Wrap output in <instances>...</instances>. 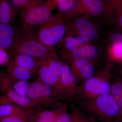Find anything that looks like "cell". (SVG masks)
Here are the masks:
<instances>
[{"instance_id":"3957f363","label":"cell","mask_w":122,"mask_h":122,"mask_svg":"<svg viewBox=\"0 0 122 122\" xmlns=\"http://www.w3.org/2000/svg\"><path fill=\"white\" fill-rule=\"evenodd\" d=\"M111 75L105 69L95 73L93 76L78 85L74 100L78 103L110 93Z\"/></svg>"},{"instance_id":"f546056e","label":"cell","mask_w":122,"mask_h":122,"mask_svg":"<svg viewBox=\"0 0 122 122\" xmlns=\"http://www.w3.org/2000/svg\"><path fill=\"white\" fill-rule=\"evenodd\" d=\"M34 0H10L14 7L25 8Z\"/></svg>"},{"instance_id":"9a60e30c","label":"cell","mask_w":122,"mask_h":122,"mask_svg":"<svg viewBox=\"0 0 122 122\" xmlns=\"http://www.w3.org/2000/svg\"><path fill=\"white\" fill-rule=\"evenodd\" d=\"M41 109L35 110L29 122H54L57 114L56 107L51 110Z\"/></svg>"},{"instance_id":"7402d4cb","label":"cell","mask_w":122,"mask_h":122,"mask_svg":"<svg viewBox=\"0 0 122 122\" xmlns=\"http://www.w3.org/2000/svg\"><path fill=\"white\" fill-rule=\"evenodd\" d=\"M84 6L90 14L98 16L102 11L103 5L101 0H82Z\"/></svg>"},{"instance_id":"30bf717a","label":"cell","mask_w":122,"mask_h":122,"mask_svg":"<svg viewBox=\"0 0 122 122\" xmlns=\"http://www.w3.org/2000/svg\"><path fill=\"white\" fill-rule=\"evenodd\" d=\"M72 61V65L70 68L78 82L81 81V83L95 73L94 67L90 62L77 61Z\"/></svg>"},{"instance_id":"ba28073f","label":"cell","mask_w":122,"mask_h":122,"mask_svg":"<svg viewBox=\"0 0 122 122\" xmlns=\"http://www.w3.org/2000/svg\"><path fill=\"white\" fill-rule=\"evenodd\" d=\"M60 77L70 101L74 100L78 86V82L68 65L63 64Z\"/></svg>"},{"instance_id":"603a6c76","label":"cell","mask_w":122,"mask_h":122,"mask_svg":"<svg viewBox=\"0 0 122 122\" xmlns=\"http://www.w3.org/2000/svg\"><path fill=\"white\" fill-rule=\"evenodd\" d=\"M35 110L31 109L24 113L0 117V122H29L30 117Z\"/></svg>"},{"instance_id":"8992f818","label":"cell","mask_w":122,"mask_h":122,"mask_svg":"<svg viewBox=\"0 0 122 122\" xmlns=\"http://www.w3.org/2000/svg\"><path fill=\"white\" fill-rule=\"evenodd\" d=\"M0 91L18 106L34 110L41 108L35 105L28 96L20 95L15 91L5 72H0Z\"/></svg>"},{"instance_id":"ffe728a7","label":"cell","mask_w":122,"mask_h":122,"mask_svg":"<svg viewBox=\"0 0 122 122\" xmlns=\"http://www.w3.org/2000/svg\"><path fill=\"white\" fill-rule=\"evenodd\" d=\"M55 74L61 76L63 64L57 58L55 54L51 52L48 57L41 62Z\"/></svg>"},{"instance_id":"5b68a950","label":"cell","mask_w":122,"mask_h":122,"mask_svg":"<svg viewBox=\"0 0 122 122\" xmlns=\"http://www.w3.org/2000/svg\"><path fill=\"white\" fill-rule=\"evenodd\" d=\"M66 28L56 17H51L41 25L37 37L41 43L51 48L60 41L65 34Z\"/></svg>"},{"instance_id":"83f0119b","label":"cell","mask_w":122,"mask_h":122,"mask_svg":"<svg viewBox=\"0 0 122 122\" xmlns=\"http://www.w3.org/2000/svg\"><path fill=\"white\" fill-rule=\"evenodd\" d=\"M16 38L0 34V49H4L8 52L12 46Z\"/></svg>"},{"instance_id":"2e32d148","label":"cell","mask_w":122,"mask_h":122,"mask_svg":"<svg viewBox=\"0 0 122 122\" xmlns=\"http://www.w3.org/2000/svg\"><path fill=\"white\" fill-rule=\"evenodd\" d=\"M13 7L10 0H1L0 23L11 24L14 16Z\"/></svg>"},{"instance_id":"d4e9b609","label":"cell","mask_w":122,"mask_h":122,"mask_svg":"<svg viewBox=\"0 0 122 122\" xmlns=\"http://www.w3.org/2000/svg\"><path fill=\"white\" fill-rule=\"evenodd\" d=\"M85 41L81 36L68 37L65 40V48L67 50L72 52L78 49V46L85 43Z\"/></svg>"},{"instance_id":"1f68e13d","label":"cell","mask_w":122,"mask_h":122,"mask_svg":"<svg viewBox=\"0 0 122 122\" xmlns=\"http://www.w3.org/2000/svg\"><path fill=\"white\" fill-rule=\"evenodd\" d=\"M114 122H122V107Z\"/></svg>"},{"instance_id":"836d02e7","label":"cell","mask_w":122,"mask_h":122,"mask_svg":"<svg viewBox=\"0 0 122 122\" xmlns=\"http://www.w3.org/2000/svg\"><path fill=\"white\" fill-rule=\"evenodd\" d=\"M116 1H117L116 3L118 4L119 5L121 4H122V0H116Z\"/></svg>"},{"instance_id":"d6a6232c","label":"cell","mask_w":122,"mask_h":122,"mask_svg":"<svg viewBox=\"0 0 122 122\" xmlns=\"http://www.w3.org/2000/svg\"><path fill=\"white\" fill-rule=\"evenodd\" d=\"M119 25L122 27V14L119 17Z\"/></svg>"},{"instance_id":"4fadbf2b","label":"cell","mask_w":122,"mask_h":122,"mask_svg":"<svg viewBox=\"0 0 122 122\" xmlns=\"http://www.w3.org/2000/svg\"><path fill=\"white\" fill-rule=\"evenodd\" d=\"M60 102V100L55 96L51 87L43 83L39 94V106L53 109Z\"/></svg>"},{"instance_id":"5bb4252c","label":"cell","mask_w":122,"mask_h":122,"mask_svg":"<svg viewBox=\"0 0 122 122\" xmlns=\"http://www.w3.org/2000/svg\"><path fill=\"white\" fill-rule=\"evenodd\" d=\"M75 25L81 36L85 41H91L96 38V30L89 20L85 18L78 19L75 22Z\"/></svg>"},{"instance_id":"f1b7e54d","label":"cell","mask_w":122,"mask_h":122,"mask_svg":"<svg viewBox=\"0 0 122 122\" xmlns=\"http://www.w3.org/2000/svg\"><path fill=\"white\" fill-rule=\"evenodd\" d=\"M57 5L59 11L67 12L73 8L75 2L74 0H57Z\"/></svg>"},{"instance_id":"44dd1931","label":"cell","mask_w":122,"mask_h":122,"mask_svg":"<svg viewBox=\"0 0 122 122\" xmlns=\"http://www.w3.org/2000/svg\"><path fill=\"white\" fill-rule=\"evenodd\" d=\"M31 109H26L14 104H7L0 105V117H5L24 113Z\"/></svg>"},{"instance_id":"cb8c5ba5","label":"cell","mask_w":122,"mask_h":122,"mask_svg":"<svg viewBox=\"0 0 122 122\" xmlns=\"http://www.w3.org/2000/svg\"><path fill=\"white\" fill-rule=\"evenodd\" d=\"M56 107L57 114L54 122H71L70 114L67 110V104L61 102Z\"/></svg>"},{"instance_id":"6da1fadb","label":"cell","mask_w":122,"mask_h":122,"mask_svg":"<svg viewBox=\"0 0 122 122\" xmlns=\"http://www.w3.org/2000/svg\"><path fill=\"white\" fill-rule=\"evenodd\" d=\"M85 111L101 122H114L120 109L110 93L78 103Z\"/></svg>"},{"instance_id":"484cf974","label":"cell","mask_w":122,"mask_h":122,"mask_svg":"<svg viewBox=\"0 0 122 122\" xmlns=\"http://www.w3.org/2000/svg\"><path fill=\"white\" fill-rule=\"evenodd\" d=\"M12 85L18 93L22 96H27L30 86V83L28 81H18L12 83Z\"/></svg>"},{"instance_id":"4dcf8cb0","label":"cell","mask_w":122,"mask_h":122,"mask_svg":"<svg viewBox=\"0 0 122 122\" xmlns=\"http://www.w3.org/2000/svg\"><path fill=\"white\" fill-rule=\"evenodd\" d=\"M10 61L9 55L7 51L0 49V66L6 65Z\"/></svg>"},{"instance_id":"d6986e66","label":"cell","mask_w":122,"mask_h":122,"mask_svg":"<svg viewBox=\"0 0 122 122\" xmlns=\"http://www.w3.org/2000/svg\"><path fill=\"white\" fill-rule=\"evenodd\" d=\"M110 93L120 109L122 107V75L117 76L113 82H111Z\"/></svg>"},{"instance_id":"277c9868","label":"cell","mask_w":122,"mask_h":122,"mask_svg":"<svg viewBox=\"0 0 122 122\" xmlns=\"http://www.w3.org/2000/svg\"><path fill=\"white\" fill-rule=\"evenodd\" d=\"M50 4L34 0L24 8L21 14L23 28L31 29L33 26L41 25L51 17Z\"/></svg>"},{"instance_id":"7c38bea8","label":"cell","mask_w":122,"mask_h":122,"mask_svg":"<svg viewBox=\"0 0 122 122\" xmlns=\"http://www.w3.org/2000/svg\"><path fill=\"white\" fill-rule=\"evenodd\" d=\"M13 61L17 65L29 71L34 74H37L41 61L35 57L24 54L14 56Z\"/></svg>"},{"instance_id":"e575fe53","label":"cell","mask_w":122,"mask_h":122,"mask_svg":"<svg viewBox=\"0 0 122 122\" xmlns=\"http://www.w3.org/2000/svg\"><path fill=\"white\" fill-rule=\"evenodd\" d=\"M121 74H122V69H121Z\"/></svg>"},{"instance_id":"d590c367","label":"cell","mask_w":122,"mask_h":122,"mask_svg":"<svg viewBox=\"0 0 122 122\" xmlns=\"http://www.w3.org/2000/svg\"><path fill=\"white\" fill-rule=\"evenodd\" d=\"M1 0H0V2Z\"/></svg>"},{"instance_id":"ac0fdd59","label":"cell","mask_w":122,"mask_h":122,"mask_svg":"<svg viewBox=\"0 0 122 122\" xmlns=\"http://www.w3.org/2000/svg\"><path fill=\"white\" fill-rule=\"evenodd\" d=\"M112 44L111 56L116 61L122 60V35L119 33L112 34L110 36Z\"/></svg>"},{"instance_id":"9c48e42d","label":"cell","mask_w":122,"mask_h":122,"mask_svg":"<svg viewBox=\"0 0 122 122\" xmlns=\"http://www.w3.org/2000/svg\"><path fill=\"white\" fill-rule=\"evenodd\" d=\"M5 73L12 83L22 81H29L35 76L28 70L17 65L13 60L7 63Z\"/></svg>"},{"instance_id":"52a82bcc","label":"cell","mask_w":122,"mask_h":122,"mask_svg":"<svg viewBox=\"0 0 122 122\" xmlns=\"http://www.w3.org/2000/svg\"><path fill=\"white\" fill-rule=\"evenodd\" d=\"M37 74L39 80L51 87L59 100L70 101L62 85L61 77L51 70L45 64L41 62Z\"/></svg>"},{"instance_id":"e0dca14e","label":"cell","mask_w":122,"mask_h":122,"mask_svg":"<svg viewBox=\"0 0 122 122\" xmlns=\"http://www.w3.org/2000/svg\"><path fill=\"white\" fill-rule=\"evenodd\" d=\"M71 122H97L95 117L88 114L81 107L72 105L70 113Z\"/></svg>"},{"instance_id":"7a4b0ae2","label":"cell","mask_w":122,"mask_h":122,"mask_svg":"<svg viewBox=\"0 0 122 122\" xmlns=\"http://www.w3.org/2000/svg\"><path fill=\"white\" fill-rule=\"evenodd\" d=\"M23 29L24 32L19 33L8 53L13 57L17 54L27 55L42 61L51 52V48L41 43L31 29Z\"/></svg>"},{"instance_id":"8fae6325","label":"cell","mask_w":122,"mask_h":122,"mask_svg":"<svg viewBox=\"0 0 122 122\" xmlns=\"http://www.w3.org/2000/svg\"><path fill=\"white\" fill-rule=\"evenodd\" d=\"M98 53V50L95 46H86L71 52L70 54H66L65 55V57L69 58L72 61L90 62L97 56Z\"/></svg>"},{"instance_id":"4316f807","label":"cell","mask_w":122,"mask_h":122,"mask_svg":"<svg viewBox=\"0 0 122 122\" xmlns=\"http://www.w3.org/2000/svg\"><path fill=\"white\" fill-rule=\"evenodd\" d=\"M18 33L15 27L11 24L0 23V34L15 38Z\"/></svg>"}]
</instances>
